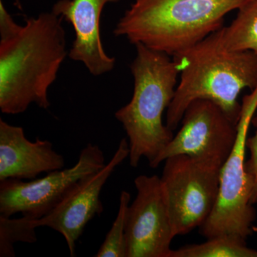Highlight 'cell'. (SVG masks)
Listing matches in <instances>:
<instances>
[{
	"label": "cell",
	"mask_w": 257,
	"mask_h": 257,
	"mask_svg": "<svg viewBox=\"0 0 257 257\" xmlns=\"http://www.w3.org/2000/svg\"><path fill=\"white\" fill-rule=\"evenodd\" d=\"M137 56L130 68L134 77L131 101L115 112L128 138L130 165L138 167L143 157L152 164L174 138L162 116L176 90L179 70L170 55L135 45Z\"/></svg>",
	"instance_id": "cell-4"
},
{
	"label": "cell",
	"mask_w": 257,
	"mask_h": 257,
	"mask_svg": "<svg viewBox=\"0 0 257 257\" xmlns=\"http://www.w3.org/2000/svg\"><path fill=\"white\" fill-rule=\"evenodd\" d=\"M126 224L127 257H170L175 237L161 178L140 175Z\"/></svg>",
	"instance_id": "cell-9"
},
{
	"label": "cell",
	"mask_w": 257,
	"mask_h": 257,
	"mask_svg": "<svg viewBox=\"0 0 257 257\" xmlns=\"http://www.w3.org/2000/svg\"><path fill=\"white\" fill-rule=\"evenodd\" d=\"M100 147L88 144L73 167L53 171L41 179L25 181L6 179L0 182V215L22 216L40 219L60 202L74 184L105 166Z\"/></svg>",
	"instance_id": "cell-7"
},
{
	"label": "cell",
	"mask_w": 257,
	"mask_h": 257,
	"mask_svg": "<svg viewBox=\"0 0 257 257\" xmlns=\"http://www.w3.org/2000/svg\"><path fill=\"white\" fill-rule=\"evenodd\" d=\"M247 0H135L115 27L116 37L173 57L223 28Z\"/></svg>",
	"instance_id": "cell-3"
},
{
	"label": "cell",
	"mask_w": 257,
	"mask_h": 257,
	"mask_svg": "<svg viewBox=\"0 0 257 257\" xmlns=\"http://www.w3.org/2000/svg\"><path fill=\"white\" fill-rule=\"evenodd\" d=\"M23 26L15 23L11 15L5 9L3 1H0V42L9 41L20 35Z\"/></svg>",
	"instance_id": "cell-18"
},
{
	"label": "cell",
	"mask_w": 257,
	"mask_h": 257,
	"mask_svg": "<svg viewBox=\"0 0 257 257\" xmlns=\"http://www.w3.org/2000/svg\"><path fill=\"white\" fill-rule=\"evenodd\" d=\"M222 28L172 57L181 75L167 108L166 125L172 131L189 104L199 99L214 101L238 124L242 110L238 96L246 88H257V55L228 50L223 43Z\"/></svg>",
	"instance_id": "cell-1"
},
{
	"label": "cell",
	"mask_w": 257,
	"mask_h": 257,
	"mask_svg": "<svg viewBox=\"0 0 257 257\" xmlns=\"http://www.w3.org/2000/svg\"><path fill=\"white\" fill-rule=\"evenodd\" d=\"M128 155V140L122 139L103 168L74 184L47 215L37 219V227L47 226L62 235L71 256H75L76 243L88 223L102 212L100 194L104 184Z\"/></svg>",
	"instance_id": "cell-10"
},
{
	"label": "cell",
	"mask_w": 257,
	"mask_h": 257,
	"mask_svg": "<svg viewBox=\"0 0 257 257\" xmlns=\"http://www.w3.org/2000/svg\"><path fill=\"white\" fill-rule=\"evenodd\" d=\"M37 228V219L26 216L12 219L0 215V256H15L14 244L17 242H36Z\"/></svg>",
	"instance_id": "cell-15"
},
{
	"label": "cell",
	"mask_w": 257,
	"mask_h": 257,
	"mask_svg": "<svg viewBox=\"0 0 257 257\" xmlns=\"http://www.w3.org/2000/svg\"><path fill=\"white\" fill-rule=\"evenodd\" d=\"M63 19L45 13L26 20L18 36L0 42V109L25 112L32 103L50 107L48 90L67 55Z\"/></svg>",
	"instance_id": "cell-2"
},
{
	"label": "cell",
	"mask_w": 257,
	"mask_h": 257,
	"mask_svg": "<svg viewBox=\"0 0 257 257\" xmlns=\"http://www.w3.org/2000/svg\"><path fill=\"white\" fill-rule=\"evenodd\" d=\"M251 123L255 128L254 135L246 140V148L250 152V159L245 163L246 172L251 182V204H257V116L253 117Z\"/></svg>",
	"instance_id": "cell-17"
},
{
	"label": "cell",
	"mask_w": 257,
	"mask_h": 257,
	"mask_svg": "<svg viewBox=\"0 0 257 257\" xmlns=\"http://www.w3.org/2000/svg\"><path fill=\"white\" fill-rule=\"evenodd\" d=\"M131 194L122 191L120 194L119 210L110 230L95 255L96 257H127L126 224Z\"/></svg>",
	"instance_id": "cell-16"
},
{
	"label": "cell",
	"mask_w": 257,
	"mask_h": 257,
	"mask_svg": "<svg viewBox=\"0 0 257 257\" xmlns=\"http://www.w3.org/2000/svg\"><path fill=\"white\" fill-rule=\"evenodd\" d=\"M243 99L237 137L232 151L221 167L215 207L200 226L207 239L230 234L246 239L253 234L256 211L251 203V182L245 167L248 127L257 107V88Z\"/></svg>",
	"instance_id": "cell-5"
},
{
	"label": "cell",
	"mask_w": 257,
	"mask_h": 257,
	"mask_svg": "<svg viewBox=\"0 0 257 257\" xmlns=\"http://www.w3.org/2000/svg\"><path fill=\"white\" fill-rule=\"evenodd\" d=\"M182 128L150 164L157 168L176 155H187L222 167L232 151L237 137V125L214 101H193L184 111Z\"/></svg>",
	"instance_id": "cell-8"
},
{
	"label": "cell",
	"mask_w": 257,
	"mask_h": 257,
	"mask_svg": "<svg viewBox=\"0 0 257 257\" xmlns=\"http://www.w3.org/2000/svg\"><path fill=\"white\" fill-rule=\"evenodd\" d=\"M221 167L187 156L165 160L161 182L174 234H188L212 212L219 194Z\"/></svg>",
	"instance_id": "cell-6"
},
{
	"label": "cell",
	"mask_w": 257,
	"mask_h": 257,
	"mask_svg": "<svg viewBox=\"0 0 257 257\" xmlns=\"http://www.w3.org/2000/svg\"><path fill=\"white\" fill-rule=\"evenodd\" d=\"M252 229H253V232H257V226H253Z\"/></svg>",
	"instance_id": "cell-19"
},
{
	"label": "cell",
	"mask_w": 257,
	"mask_h": 257,
	"mask_svg": "<svg viewBox=\"0 0 257 257\" xmlns=\"http://www.w3.org/2000/svg\"><path fill=\"white\" fill-rule=\"evenodd\" d=\"M238 10L231 25L223 27V43L228 50L257 55V0H247Z\"/></svg>",
	"instance_id": "cell-13"
},
{
	"label": "cell",
	"mask_w": 257,
	"mask_h": 257,
	"mask_svg": "<svg viewBox=\"0 0 257 257\" xmlns=\"http://www.w3.org/2000/svg\"><path fill=\"white\" fill-rule=\"evenodd\" d=\"M246 240L234 234H221L204 243L172 250L170 257H257V250L248 248Z\"/></svg>",
	"instance_id": "cell-14"
},
{
	"label": "cell",
	"mask_w": 257,
	"mask_h": 257,
	"mask_svg": "<svg viewBox=\"0 0 257 257\" xmlns=\"http://www.w3.org/2000/svg\"><path fill=\"white\" fill-rule=\"evenodd\" d=\"M62 155L48 140L30 141L21 126L0 119V182L6 179L32 180L42 173L62 170Z\"/></svg>",
	"instance_id": "cell-12"
},
{
	"label": "cell",
	"mask_w": 257,
	"mask_h": 257,
	"mask_svg": "<svg viewBox=\"0 0 257 257\" xmlns=\"http://www.w3.org/2000/svg\"><path fill=\"white\" fill-rule=\"evenodd\" d=\"M118 1L60 0L52 8V13L70 23L75 32L69 57L82 62L92 75L101 76L114 69L116 60L103 48L100 20L104 6Z\"/></svg>",
	"instance_id": "cell-11"
}]
</instances>
